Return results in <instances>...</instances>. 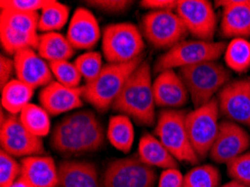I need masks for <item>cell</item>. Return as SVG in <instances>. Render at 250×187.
I'll return each mask as SVG.
<instances>
[{"label":"cell","instance_id":"6da1fadb","mask_svg":"<svg viewBox=\"0 0 250 187\" xmlns=\"http://www.w3.org/2000/svg\"><path fill=\"white\" fill-rule=\"evenodd\" d=\"M105 139L97 114L88 109L71 112L53 128L51 147L59 154L79 155L99 150Z\"/></svg>","mask_w":250,"mask_h":187},{"label":"cell","instance_id":"7a4b0ae2","mask_svg":"<svg viewBox=\"0 0 250 187\" xmlns=\"http://www.w3.org/2000/svg\"><path fill=\"white\" fill-rule=\"evenodd\" d=\"M153 82L149 64L144 61L128 79L111 109L129 117L138 125H154L157 119Z\"/></svg>","mask_w":250,"mask_h":187},{"label":"cell","instance_id":"3957f363","mask_svg":"<svg viewBox=\"0 0 250 187\" xmlns=\"http://www.w3.org/2000/svg\"><path fill=\"white\" fill-rule=\"evenodd\" d=\"M143 62V57L140 56L128 63L105 64L96 80L83 85L84 101L90 103L98 111H108L112 108L128 79Z\"/></svg>","mask_w":250,"mask_h":187},{"label":"cell","instance_id":"277c9868","mask_svg":"<svg viewBox=\"0 0 250 187\" xmlns=\"http://www.w3.org/2000/svg\"><path fill=\"white\" fill-rule=\"evenodd\" d=\"M179 74L187 85L194 109L213 100L214 94L220 92L231 78L228 68L217 61L180 68Z\"/></svg>","mask_w":250,"mask_h":187},{"label":"cell","instance_id":"5b68a950","mask_svg":"<svg viewBox=\"0 0 250 187\" xmlns=\"http://www.w3.org/2000/svg\"><path fill=\"white\" fill-rule=\"evenodd\" d=\"M188 112L180 109H164L158 114L155 135L177 162L196 165L200 157L193 148L185 124Z\"/></svg>","mask_w":250,"mask_h":187},{"label":"cell","instance_id":"8992f818","mask_svg":"<svg viewBox=\"0 0 250 187\" xmlns=\"http://www.w3.org/2000/svg\"><path fill=\"white\" fill-rule=\"evenodd\" d=\"M225 42H206L200 40L183 41L160 56L155 63V73L166 70L183 68L204 62H215L225 54Z\"/></svg>","mask_w":250,"mask_h":187},{"label":"cell","instance_id":"52a82bcc","mask_svg":"<svg viewBox=\"0 0 250 187\" xmlns=\"http://www.w3.org/2000/svg\"><path fill=\"white\" fill-rule=\"evenodd\" d=\"M144 48L143 34L131 22L110 24L102 32V53L108 63L131 62L142 56Z\"/></svg>","mask_w":250,"mask_h":187},{"label":"cell","instance_id":"ba28073f","mask_svg":"<svg viewBox=\"0 0 250 187\" xmlns=\"http://www.w3.org/2000/svg\"><path fill=\"white\" fill-rule=\"evenodd\" d=\"M219 116H220V109H219L218 99H213L207 104L195 108L187 114L185 124H187L188 138L200 159L207 157L210 154L220 127Z\"/></svg>","mask_w":250,"mask_h":187},{"label":"cell","instance_id":"9c48e42d","mask_svg":"<svg viewBox=\"0 0 250 187\" xmlns=\"http://www.w3.org/2000/svg\"><path fill=\"white\" fill-rule=\"evenodd\" d=\"M144 37L155 48L170 49L188 35L182 19L173 10L149 11L142 19Z\"/></svg>","mask_w":250,"mask_h":187},{"label":"cell","instance_id":"30bf717a","mask_svg":"<svg viewBox=\"0 0 250 187\" xmlns=\"http://www.w3.org/2000/svg\"><path fill=\"white\" fill-rule=\"evenodd\" d=\"M157 174L137 157L120 158L110 163L102 175V187H154Z\"/></svg>","mask_w":250,"mask_h":187},{"label":"cell","instance_id":"8fae6325","mask_svg":"<svg viewBox=\"0 0 250 187\" xmlns=\"http://www.w3.org/2000/svg\"><path fill=\"white\" fill-rule=\"evenodd\" d=\"M176 14L188 33L196 40L213 42L217 30V14L208 0H179Z\"/></svg>","mask_w":250,"mask_h":187},{"label":"cell","instance_id":"7c38bea8","mask_svg":"<svg viewBox=\"0 0 250 187\" xmlns=\"http://www.w3.org/2000/svg\"><path fill=\"white\" fill-rule=\"evenodd\" d=\"M0 145L1 150L15 158L41 156L45 150L42 138L26 130L20 116L14 114L7 116L5 122L0 125Z\"/></svg>","mask_w":250,"mask_h":187},{"label":"cell","instance_id":"4fadbf2b","mask_svg":"<svg viewBox=\"0 0 250 187\" xmlns=\"http://www.w3.org/2000/svg\"><path fill=\"white\" fill-rule=\"evenodd\" d=\"M250 147V135L242 125L226 120L220 122L219 132L209 156L214 163L228 164L245 154Z\"/></svg>","mask_w":250,"mask_h":187},{"label":"cell","instance_id":"5bb4252c","mask_svg":"<svg viewBox=\"0 0 250 187\" xmlns=\"http://www.w3.org/2000/svg\"><path fill=\"white\" fill-rule=\"evenodd\" d=\"M220 113L227 120L250 128V81L247 79L230 81L218 93Z\"/></svg>","mask_w":250,"mask_h":187},{"label":"cell","instance_id":"9a60e30c","mask_svg":"<svg viewBox=\"0 0 250 187\" xmlns=\"http://www.w3.org/2000/svg\"><path fill=\"white\" fill-rule=\"evenodd\" d=\"M83 93V86L72 89L61 84L58 81H52L50 84L42 89L39 99L41 105L50 113V116H60L82 108L84 100Z\"/></svg>","mask_w":250,"mask_h":187},{"label":"cell","instance_id":"2e32d148","mask_svg":"<svg viewBox=\"0 0 250 187\" xmlns=\"http://www.w3.org/2000/svg\"><path fill=\"white\" fill-rule=\"evenodd\" d=\"M222 8L221 35L226 38L250 37V0H218Z\"/></svg>","mask_w":250,"mask_h":187},{"label":"cell","instance_id":"e0dca14e","mask_svg":"<svg viewBox=\"0 0 250 187\" xmlns=\"http://www.w3.org/2000/svg\"><path fill=\"white\" fill-rule=\"evenodd\" d=\"M15 73L17 79L33 87H45L53 81L50 64L35 52V49H24L14 56Z\"/></svg>","mask_w":250,"mask_h":187},{"label":"cell","instance_id":"ac0fdd59","mask_svg":"<svg viewBox=\"0 0 250 187\" xmlns=\"http://www.w3.org/2000/svg\"><path fill=\"white\" fill-rule=\"evenodd\" d=\"M101 36L99 22L94 14L84 7H79L73 13L66 33V38L72 46L90 52Z\"/></svg>","mask_w":250,"mask_h":187},{"label":"cell","instance_id":"d6986e66","mask_svg":"<svg viewBox=\"0 0 250 187\" xmlns=\"http://www.w3.org/2000/svg\"><path fill=\"white\" fill-rule=\"evenodd\" d=\"M153 91L156 106L162 108H181L190 99L183 79L174 70H166L157 74L153 82Z\"/></svg>","mask_w":250,"mask_h":187},{"label":"cell","instance_id":"ffe728a7","mask_svg":"<svg viewBox=\"0 0 250 187\" xmlns=\"http://www.w3.org/2000/svg\"><path fill=\"white\" fill-rule=\"evenodd\" d=\"M20 179L27 187H59V167L50 156H32L21 159Z\"/></svg>","mask_w":250,"mask_h":187},{"label":"cell","instance_id":"44dd1931","mask_svg":"<svg viewBox=\"0 0 250 187\" xmlns=\"http://www.w3.org/2000/svg\"><path fill=\"white\" fill-rule=\"evenodd\" d=\"M59 187H102L97 167L89 162L66 160L59 166Z\"/></svg>","mask_w":250,"mask_h":187},{"label":"cell","instance_id":"7402d4cb","mask_svg":"<svg viewBox=\"0 0 250 187\" xmlns=\"http://www.w3.org/2000/svg\"><path fill=\"white\" fill-rule=\"evenodd\" d=\"M138 158L150 167L168 169L177 168V160L170 155L161 140L150 133L142 136L138 143Z\"/></svg>","mask_w":250,"mask_h":187},{"label":"cell","instance_id":"603a6c76","mask_svg":"<svg viewBox=\"0 0 250 187\" xmlns=\"http://www.w3.org/2000/svg\"><path fill=\"white\" fill-rule=\"evenodd\" d=\"M75 49L67 41L66 36L60 33H45L40 36L37 47L39 55L47 63L69 61L75 54Z\"/></svg>","mask_w":250,"mask_h":187},{"label":"cell","instance_id":"cb8c5ba5","mask_svg":"<svg viewBox=\"0 0 250 187\" xmlns=\"http://www.w3.org/2000/svg\"><path fill=\"white\" fill-rule=\"evenodd\" d=\"M34 89L18 79H13L1 89L2 109L9 114L20 116L22 109L30 103Z\"/></svg>","mask_w":250,"mask_h":187},{"label":"cell","instance_id":"d4e9b609","mask_svg":"<svg viewBox=\"0 0 250 187\" xmlns=\"http://www.w3.org/2000/svg\"><path fill=\"white\" fill-rule=\"evenodd\" d=\"M107 138L116 149L128 154L135 140V129L131 119L125 114H116L109 120Z\"/></svg>","mask_w":250,"mask_h":187},{"label":"cell","instance_id":"484cf974","mask_svg":"<svg viewBox=\"0 0 250 187\" xmlns=\"http://www.w3.org/2000/svg\"><path fill=\"white\" fill-rule=\"evenodd\" d=\"M21 124L32 135L43 138L50 135L51 132V119L50 113L42 105L29 103L20 113Z\"/></svg>","mask_w":250,"mask_h":187},{"label":"cell","instance_id":"4316f807","mask_svg":"<svg viewBox=\"0 0 250 187\" xmlns=\"http://www.w3.org/2000/svg\"><path fill=\"white\" fill-rule=\"evenodd\" d=\"M70 8L65 3L56 0H50L41 10L39 30L45 33H58L69 21Z\"/></svg>","mask_w":250,"mask_h":187},{"label":"cell","instance_id":"83f0119b","mask_svg":"<svg viewBox=\"0 0 250 187\" xmlns=\"http://www.w3.org/2000/svg\"><path fill=\"white\" fill-rule=\"evenodd\" d=\"M0 42L7 54L15 56L24 49H37L40 43L39 34L17 32L7 26L0 25Z\"/></svg>","mask_w":250,"mask_h":187},{"label":"cell","instance_id":"f1b7e54d","mask_svg":"<svg viewBox=\"0 0 250 187\" xmlns=\"http://www.w3.org/2000/svg\"><path fill=\"white\" fill-rule=\"evenodd\" d=\"M223 56L230 70L237 73H245L250 67V42L247 38L231 40Z\"/></svg>","mask_w":250,"mask_h":187},{"label":"cell","instance_id":"f546056e","mask_svg":"<svg viewBox=\"0 0 250 187\" xmlns=\"http://www.w3.org/2000/svg\"><path fill=\"white\" fill-rule=\"evenodd\" d=\"M40 22V13H15V11H1L0 25L7 26L17 32L26 34H37Z\"/></svg>","mask_w":250,"mask_h":187},{"label":"cell","instance_id":"4dcf8cb0","mask_svg":"<svg viewBox=\"0 0 250 187\" xmlns=\"http://www.w3.org/2000/svg\"><path fill=\"white\" fill-rule=\"evenodd\" d=\"M221 176L215 166L201 165L192 168L184 176L183 187H219Z\"/></svg>","mask_w":250,"mask_h":187},{"label":"cell","instance_id":"1f68e13d","mask_svg":"<svg viewBox=\"0 0 250 187\" xmlns=\"http://www.w3.org/2000/svg\"><path fill=\"white\" fill-rule=\"evenodd\" d=\"M74 65L80 72L82 79L85 81V84L91 83L97 76L101 73L104 64H102V56L99 52H85L84 54L77 57L74 61Z\"/></svg>","mask_w":250,"mask_h":187},{"label":"cell","instance_id":"d6a6232c","mask_svg":"<svg viewBox=\"0 0 250 187\" xmlns=\"http://www.w3.org/2000/svg\"><path fill=\"white\" fill-rule=\"evenodd\" d=\"M48 64H50L53 76L61 84L72 87V89L80 87L82 76L74 63H71L70 61H60V62Z\"/></svg>","mask_w":250,"mask_h":187},{"label":"cell","instance_id":"836d02e7","mask_svg":"<svg viewBox=\"0 0 250 187\" xmlns=\"http://www.w3.org/2000/svg\"><path fill=\"white\" fill-rule=\"evenodd\" d=\"M21 173V165L16 158L0 151V187H11L18 181Z\"/></svg>","mask_w":250,"mask_h":187},{"label":"cell","instance_id":"e575fe53","mask_svg":"<svg viewBox=\"0 0 250 187\" xmlns=\"http://www.w3.org/2000/svg\"><path fill=\"white\" fill-rule=\"evenodd\" d=\"M227 170L232 181L250 187V151H246L245 154L227 164Z\"/></svg>","mask_w":250,"mask_h":187},{"label":"cell","instance_id":"d590c367","mask_svg":"<svg viewBox=\"0 0 250 187\" xmlns=\"http://www.w3.org/2000/svg\"><path fill=\"white\" fill-rule=\"evenodd\" d=\"M50 0H1V11H15V13H41Z\"/></svg>","mask_w":250,"mask_h":187},{"label":"cell","instance_id":"8d00e7d4","mask_svg":"<svg viewBox=\"0 0 250 187\" xmlns=\"http://www.w3.org/2000/svg\"><path fill=\"white\" fill-rule=\"evenodd\" d=\"M88 6L93 7L107 14H123L130 8L132 1L129 0H90Z\"/></svg>","mask_w":250,"mask_h":187},{"label":"cell","instance_id":"74e56055","mask_svg":"<svg viewBox=\"0 0 250 187\" xmlns=\"http://www.w3.org/2000/svg\"><path fill=\"white\" fill-rule=\"evenodd\" d=\"M184 176L177 168L164 169L158 179V187H183Z\"/></svg>","mask_w":250,"mask_h":187},{"label":"cell","instance_id":"f35d334b","mask_svg":"<svg viewBox=\"0 0 250 187\" xmlns=\"http://www.w3.org/2000/svg\"><path fill=\"white\" fill-rule=\"evenodd\" d=\"M179 0H143L140 6L150 11L158 10H176Z\"/></svg>","mask_w":250,"mask_h":187},{"label":"cell","instance_id":"ab89813d","mask_svg":"<svg viewBox=\"0 0 250 187\" xmlns=\"http://www.w3.org/2000/svg\"><path fill=\"white\" fill-rule=\"evenodd\" d=\"M15 72L14 59L5 55L0 56V87L5 86L7 83L11 81V75Z\"/></svg>","mask_w":250,"mask_h":187},{"label":"cell","instance_id":"60d3db41","mask_svg":"<svg viewBox=\"0 0 250 187\" xmlns=\"http://www.w3.org/2000/svg\"><path fill=\"white\" fill-rule=\"evenodd\" d=\"M219 187H246L245 185L240 184L239 182H236V181H231L229 183H227V184L222 185V186H219Z\"/></svg>","mask_w":250,"mask_h":187},{"label":"cell","instance_id":"b9f144b4","mask_svg":"<svg viewBox=\"0 0 250 187\" xmlns=\"http://www.w3.org/2000/svg\"><path fill=\"white\" fill-rule=\"evenodd\" d=\"M11 187H27V186H26V185L24 184V183H22V182L21 181V179L18 178V181H17L16 183H15V184H14L13 186H11Z\"/></svg>","mask_w":250,"mask_h":187},{"label":"cell","instance_id":"7bdbcfd3","mask_svg":"<svg viewBox=\"0 0 250 187\" xmlns=\"http://www.w3.org/2000/svg\"><path fill=\"white\" fill-rule=\"evenodd\" d=\"M249 81H250V80H249Z\"/></svg>","mask_w":250,"mask_h":187}]
</instances>
